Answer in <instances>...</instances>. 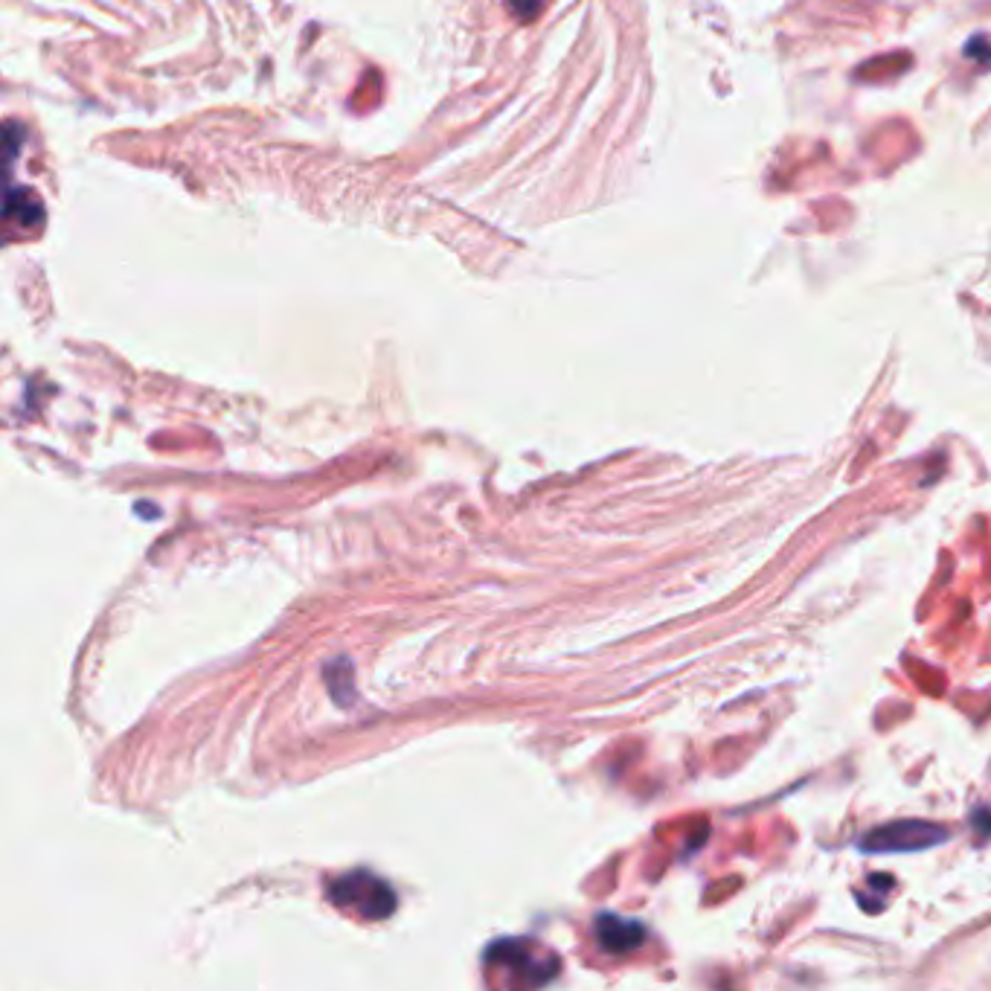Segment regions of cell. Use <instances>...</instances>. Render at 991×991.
Here are the masks:
<instances>
[{
    "label": "cell",
    "instance_id": "cell-1",
    "mask_svg": "<svg viewBox=\"0 0 991 991\" xmlns=\"http://www.w3.org/2000/svg\"><path fill=\"white\" fill-rule=\"evenodd\" d=\"M948 840L945 826L928 823V820H899L881 828H873L870 835L858 840L861 852L870 855H890V852H922L930 846Z\"/></svg>",
    "mask_w": 991,
    "mask_h": 991
},
{
    "label": "cell",
    "instance_id": "cell-2",
    "mask_svg": "<svg viewBox=\"0 0 991 991\" xmlns=\"http://www.w3.org/2000/svg\"><path fill=\"white\" fill-rule=\"evenodd\" d=\"M329 896L340 908L358 910L366 918H387L396 908V896L370 873H352L329 884Z\"/></svg>",
    "mask_w": 991,
    "mask_h": 991
},
{
    "label": "cell",
    "instance_id": "cell-3",
    "mask_svg": "<svg viewBox=\"0 0 991 991\" xmlns=\"http://www.w3.org/2000/svg\"><path fill=\"white\" fill-rule=\"evenodd\" d=\"M596 939H600V945L610 954H628V951H634V948L643 945V939H646V928L634 922V918H622V916H605L596 918Z\"/></svg>",
    "mask_w": 991,
    "mask_h": 991
},
{
    "label": "cell",
    "instance_id": "cell-4",
    "mask_svg": "<svg viewBox=\"0 0 991 991\" xmlns=\"http://www.w3.org/2000/svg\"><path fill=\"white\" fill-rule=\"evenodd\" d=\"M15 219L24 221V230H33V233L41 228L44 209H41V201H38L33 192H10V198H7V224H12Z\"/></svg>",
    "mask_w": 991,
    "mask_h": 991
},
{
    "label": "cell",
    "instance_id": "cell-5",
    "mask_svg": "<svg viewBox=\"0 0 991 991\" xmlns=\"http://www.w3.org/2000/svg\"><path fill=\"white\" fill-rule=\"evenodd\" d=\"M510 10L515 12V15H518V18H532V15H538V12H541V3H538V0H510Z\"/></svg>",
    "mask_w": 991,
    "mask_h": 991
}]
</instances>
